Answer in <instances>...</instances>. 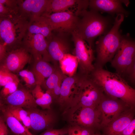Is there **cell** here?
Returning a JSON list of instances; mask_svg holds the SVG:
<instances>
[{
	"instance_id": "cell-6",
	"label": "cell",
	"mask_w": 135,
	"mask_h": 135,
	"mask_svg": "<svg viewBox=\"0 0 135 135\" xmlns=\"http://www.w3.org/2000/svg\"><path fill=\"white\" fill-rule=\"evenodd\" d=\"M70 126L101 130L100 112L97 108L75 106L63 113Z\"/></svg>"
},
{
	"instance_id": "cell-8",
	"label": "cell",
	"mask_w": 135,
	"mask_h": 135,
	"mask_svg": "<svg viewBox=\"0 0 135 135\" xmlns=\"http://www.w3.org/2000/svg\"><path fill=\"white\" fill-rule=\"evenodd\" d=\"M135 59V41L121 38L119 47L110 62L116 73L124 78Z\"/></svg>"
},
{
	"instance_id": "cell-4",
	"label": "cell",
	"mask_w": 135,
	"mask_h": 135,
	"mask_svg": "<svg viewBox=\"0 0 135 135\" xmlns=\"http://www.w3.org/2000/svg\"><path fill=\"white\" fill-rule=\"evenodd\" d=\"M80 17L76 30L80 36L92 48L94 39L102 34L108 22L97 12L83 10L77 14Z\"/></svg>"
},
{
	"instance_id": "cell-36",
	"label": "cell",
	"mask_w": 135,
	"mask_h": 135,
	"mask_svg": "<svg viewBox=\"0 0 135 135\" xmlns=\"http://www.w3.org/2000/svg\"><path fill=\"white\" fill-rule=\"evenodd\" d=\"M5 122L2 116H1L0 118V135H8V130Z\"/></svg>"
},
{
	"instance_id": "cell-1",
	"label": "cell",
	"mask_w": 135,
	"mask_h": 135,
	"mask_svg": "<svg viewBox=\"0 0 135 135\" xmlns=\"http://www.w3.org/2000/svg\"><path fill=\"white\" fill-rule=\"evenodd\" d=\"M89 75L105 94L120 99L129 106L135 107V89L119 74L103 68H95Z\"/></svg>"
},
{
	"instance_id": "cell-24",
	"label": "cell",
	"mask_w": 135,
	"mask_h": 135,
	"mask_svg": "<svg viewBox=\"0 0 135 135\" xmlns=\"http://www.w3.org/2000/svg\"><path fill=\"white\" fill-rule=\"evenodd\" d=\"M59 62L60 68L64 74L71 76L76 73L78 62L77 58L74 55L67 54Z\"/></svg>"
},
{
	"instance_id": "cell-2",
	"label": "cell",
	"mask_w": 135,
	"mask_h": 135,
	"mask_svg": "<svg viewBox=\"0 0 135 135\" xmlns=\"http://www.w3.org/2000/svg\"><path fill=\"white\" fill-rule=\"evenodd\" d=\"M0 43L6 47L7 52L22 44L30 19L20 10L0 16Z\"/></svg>"
},
{
	"instance_id": "cell-21",
	"label": "cell",
	"mask_w": 135,
	"mask_h": 135,
	"mask_svg": "<svg viewBox=\"0 0 135 135\" xmlns=\"http://www.w3.org/2000/svg\"><path fill=\"white\" fill-rule=\"evenodd\" d=\"M53 66L42 59L34 60L32 68L36 80V85L41 86L45 80L55 70L56 66Z\"/></svg>"
},
{
	"instance_id": "cell-27",
	"label": "cell",
	"mask_w": 135,
	"mask_h": 135,
	"mask_svg": "<svg viewBox=\"0 0 135 135\" xmlns=\"http://www.w3.org/2000/svg\"><path fill=\"white\" fill-rule=\"evenodd\" d=\"M0 105L4 106L15 118L21 123L28 115L26 111L22 107Z\"/></svg>"
},
{
	"instance_id": "cell-19",
	"label": "cell",
	"mask_w": 135,
	"mask_h": 135,
	"mask_svg": "<svg viewBox=\"0 0 135 135\" xmlns=\"http://www.w3.org/2000/svg\"><path fill=\"white\" fill-rule=\"evenodd\" d=\"M49 1V0H19V10L31 20L45 13Z\"/></svg>"
},
{
	"instance_id": "cell-37",
	"label": "cell",
	"mask_w": 135,
	"mask_h": 135,
	"mask_svg": "<svg viewBox=\"0 0 135 135\" xmlns=\"http://www.w3.org/2000/svg\"><path fill=\"white\" fill-rule=\"evenodd\" d=\"M22 123L23 124V126L29 129L31 128V120L28 115L23 119Z\"/></svg>"
},
{
	"instance_id": "cell-25",
	"label": "cell",
	"mask_w": 135,
	"mask_h": 135,
	"mask_svg": "<svg viewBox=\"0 0 135 135\" xmlns=\"http://www.w3.org/2000/svg\"><path fill=\"white\" fill-rule=\"evenodd\" d=\"M66 76L63 73L60 67L57 66L54 72L45 80L41 86L45 88L46 92L50 95L55 88L62 84L63 80Z\"/></svg>"
},
{
	"instance_id": "cell-18",
	"label": "cell",
	"mask_w": 135,
	"mask_h": 135,
	"mask_svg": "<svg viewBox=\"0 0 135 135\" xmlns=\"http://www.w3.org/2000/svg\"><path fill=\"white\" fill-rule=\"evenodd\" d=\"M129 2L128 0H90L89 6L91 10L100 11L110 13L126 14L127 12L122 5L128 6Z\"/></svg>"
},
{
	"instance_id": "cell-22",
	"label": "cell",
	"mask_w": 135,
	"mask_h": 135,
	"mask_svg": "<svg viewBox=\"0 0 135 135\" xmlns=\"http://www.w3.org/2000/svg\"><path fill=\"white\" fill-rule=\"evenodd\" d=\"M0 110L5 122L15 135H33L28 129L23 125L4 106L0 105Z\"/></svg>"
},
{
	"instance_id": "cell-11",
	"label": "cell",
	"mask_w": 135,
	"mask_h": 135,
	"mask_svg": "<svg viewBox=\"0 0 135 135\" xmlns=\"http://www.w3.org/2000/svg\"><path fill=\"white\" fill-rule=\"evenodd\" d=\"M42 15L48 19L52 31L61 34H71L76 29L79 20L78 16L75 12L69 10Z\"/></svg>"
},
{
	"instance_id": "cell-13",
	"label": "cell",
	"mask_w": 135,
	"mask_h": 135,
	"mask_svg": "<svg viewBox=\"0 0 135 135\" xmlns=\"http://www.w3.org/2000/svg\"><path fill=\"white\" fill-rule=\"evenodd\" d=\"M22 44L28 50L34 60L42 59L48 62L52 61L48 51V41L42 35L27 32Z\"/></svg>"
},
{
	"instance_id": "cell-14",
	"label": "cell",
	"mask_w": 135,
	"mask_h": 135,
	"mask_svg": "<svg viewBox=\"0 0 135 135\" xmlns=\"http://www.w3.org/2000/svg\"><path fill=\"white\" fill-rule=\"evenodd\" d=\"M31 121V128L40 131L53 128L56 116L51 109L41 110L37 108L26 109Z\"/></svg>"
},
{
	"instance_id": "cell-15",
	"label": "cell",
	"mask_w": 135,
	"mask_h": 135,
	"mask_svg": "<svg viewBox=\"0 0 135 135\" xmlns=\"http://www.w3.org/2000/svg\"><path fill=\"white\" fill-rule=\"evenodd\" d=\"M0 105L11 106L26 109L37 108L36 99L31 92L20 88L5 98L0 100Z\"/></svg>"
},
{
	"instance_id": "cell-35",
	"label": "cell",
	"mask_w": 135,
	"mask_h": 135,
	"mask_svg": "<svg viewBox=\"0 0 135 135\" xmlns=\"http://www.w3.org/2000/svg\"><path fill=\"white\" fill-rule=\"evenodd\" d=\"M31 92L36 99L41 98L44 93L42 90L41 86L39 85H36Z\"/></svg>"
},
{
	"instance_id": "cell-17",
	"label": "cell",
	"mask_w": 135,
	"mask_h": 135,
	"mask_svg": "<svg viewBox=\"0 0 135 135\" xmlns=\"http://www.w3.org/2000/svg\"><path fill=\"white\" fill-rule=\"evenodd\" d=\"M65 34L58 33L48 40V51L52 61L59 62L66 54H70V47L67 39L64 35Z\"/></svg>"
},
{
	"instance_id": "cell-23",
	"label": "cell",
	"mask_w": 135,
	"mask_h": 135,
	"mask_svg": "<svg viewBox=\"0 0 135 135\" xmlns=\"http://www.w3.org/2000/svg\"><path fill=\"white\" fill-rule=\"evenodd\" d=\"M78 0H49L45 13L50 14L53 13L64 12L75 6L77 7Z\"/></svg>"
},
{
	"instance_id": "cell-38",
	"label": "cell",
	"mask_w": 135,
	"mask_h": 135,
	"mask_svg": "<svg viewBox=\"0 0 135 135\" xmlns=\"http://www.w3.org/2000/svg\"><path fill=\"white\" fill-rule=\"evenodd\" d=\"M91 135H104L103 134H102L100 132H98V131H97L93 134H91Z\"/></svg>"
},
{
	"instance_id": "cell-31",
	"label": "cell",
	"mask_w": 135,
	"mask_h": 135,
	"mask_svg": "<svg viewBox=\"0 0 135 135\" xmlns=\"http://www.w3.org/2000/svg\"><path fill=\"white\" fill-rule=\"evenodd\" d=\"M18 84L13 82L3 86L0 92V100L5 98L16 91L18 88Z\"/></svg>"
},
{
	"instance_id": "cell-28",
	"label": "cell",
	"mask_w": 135,
	"mask_h": 135,
	"mask_svg": "<svg viewBox=\"0 0 135 135\" xmlns=\"http://www.w3.org/2000/svg\"><path fill=\"white\" fill-rule=\"evenodd\" d=\"M19 75L24 81L26 86L31 88L36 85L35 78L32 71L28 70H22L18 72Z\"/></svg>"
},
{
	"instance_id": "cell-16",
	"label": "cell",
	"mask_w": 135,
	"mask_h": 135,
	"mask_svg": "<svg viewBox=\"0 0 135 135\" xmlns=\"http://www.w3.org/2000/svg\"><path fill=\"white\" fill-rule=\"evenodd\" d=\"M135 117V107H130L102 130L104 135H118Z\"/></svg>"
},
{
	"instance_id": "cell-30",
	"label": "cell",
	"mask_w": 135,
	"mask_h": 135,
	"mask_svg": "<svg viewBox=\"0 0 135 135\" xmlns=\"http://www.w3.org/2000/svg\"><path fill=\"white\" fill-rule=\"evenodd\" d=\"M52 100L50 95L46 92L41 98L36 99V101L38 106H40L42 109H51L50 105Z\"/></svg>"
},
{
	"instance_id": "cell-7",
	"label": "cell",
	"mask_w": 135,
	"mask_h": 135,
	"mask_svg": "<svg viewBox=\"0 0 135 135\" xmlns=\"http://www.w3.org/2000/svg\"><path fill=\"white\" fill-rule=\"evenodd\" d=\"M71 34L75 47L74 55L78 62V72L83 75H89L95 68L94 51L76 30Z\"/></svg>"
},
{
	"instance_id": "cell-20",
	"label": "cell",
	"mask_w": 135,
	"mask_h": 135,
	"mask_svg": "<svg viewBox=\"0 0 135 135\" xmlns=\"http://www.w3.org/2000/svg\"><path fill=\"white\" fill-rule=\"evenodd\" d=\"M52 31L48 19L42 15L30 21L28 32L31 34H41L48 40L53 35Z\"/></svg>"
},
{
	"instance_id": "cell-12",
	"label": "cell",
	"mask_w": 135,
	"mask_h": 135,
	"mask_svg": "<svg viewBox=\"0 0 135 135\" xmlns=\"http://www.w3.org/2000/svg\"><path fill=\"white\" fill-rule=\"evenodd\" d=\"M83 76L78 72L72 76H66L63 80L60 96L57 102L63 111V113L70 108L76 94Z\"/></svg>"
},
{
	"instance_id": "cell-26",
	"label": "cell",
	"mask_w": 135,
	"mask_h": 135,
	"mask_svg": "<svg viewBox=\"0 0 135 135\" xmlns=\"http://www.w3.org/2000/svg\"><path fill=\"white\" fill-rule=\"evenodd\" d=\"M19 80L14 73L5 70L0 69V86H4L10 83L19 84Z\"/></svg>"
},
{
	"instance_id": "cell-5",
	"label": "cell",
	"mask_w": 135,
	"mask_h": 135,
	"mask_svg": "<svg viewBox=\"0 0 135 135\" xmlns=\"http://www.w3.org/2000/svg\"><path fill=\"white\" fill-rule=\"evenodd\" d=\"M104 94L102 88L89 75H84L69 109L75 106L97 108Z\"/></svg>"
},
{
	"instance_id": "cell-34",
	"label": "cell",
	"mask_w": 135,
	"mask_h": 135,
	"mask_svg": "<svg viewBox=\"0 0 135 135\" xmlns=\"http://www.w3.org/2000/svg\"><path fill=\"white\" fill-rule=\"evenodd\" d=\"M126 76L131 82L135 84V59Z\"/></svg>"
},
{
	"instance_id": "cell-3",
	"label": "cell",
	"mask_w": 135,
	"mask_h": 135,
	"mask_svg": "<svg viewBox=\"0 0 135 135\" xmlns=\"http://www.w3.org/2000/svg\"><path fill=\"white\" fill-rule=\"evenodd\" d=\"M124 15L118 14L110 31L106 35L100 37L96 42V56L94 64L95 68H103L114 58L122 38L119 29L124 20Z\"/></svg>"
},
{
	"instance_id": "cell-10",
	"label": "cell",
	"mask_w": 135,
	"mask_h": 135,
	"mask_svg": "<svg viewBox=\"0 0 135 135\" xmlns=\"http://www.w3.org/2000/svg\"><path fill=\"white\" fill-rule=\"evenodd\" d=\"M32 55L22 44L7 52L4 59L0 62V69L13 73L22 70L30 61Z\"/></svg>"
},
{
	"instance_id": "cell-29",
	"label": "cell",
	"mask_w": 135,
	"mask_h": 135,
	"mask_svg": "<svg viewBox=\"0 0 135 135\" xmlns=\"http://www.w3.org/2000/svg\"><path fill=\"white\" fill-rule=\"evenodd\" d=\"M96 130L77 126H70L68 128V135H91L98 131Z\"/></svg>"
},
{
	"instance_id": "cell-32",
	"label": "cell",
	"mask_w": 135,
	"mask_h": 135,
	"mask_svg": "<svg viewBox=\"0 0 135 135\" xmlns=\"http://www.w3.org/2000/svg\"><path fill=\"white\" fill-rule=\"evenodd\" d=\"M68 128L59 129L50 128L46 130L40 135H65L68 134Z\"/></svg>"
},
{
	"instance_id": "cell-33",
	"label": "cell",
	"mask_w": 135,
	"mask_h": 135,
	"mask_svg": "<svg viewBox=\"0 0 135 135\" xmlns=\"http://www.w3.org/2000/svg\"><path fill=\"white\" fill-rule=\"evenodd\" d=\"M118 135H135V117Z\"/></svg>"
},
{
	"instance_id": "cell-9",
	"label": "cell",
	"mask_w": 135,
	"mask_h": 135,
	"mask_svg": "<svg viewBox=\"0 0 135 135\" xmlns=\"http://www.w3.org/2000/svg\"><path fill=\"white\" fill-rule=\"evenodd\" d=\"M130 106L121 100L104 93L97 107L100 114L101 130Z\"/></svg>"
}]
</instances>
